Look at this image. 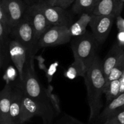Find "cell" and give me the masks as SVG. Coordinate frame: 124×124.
I'll use <instances>...</instances> for the list:
<instances>
[{"instance_id":"cell-1","label":"cell","mask_w":124,"mask_h":124,"mask_svg":"<svg viewBox=\"0 0 124 124\" xmlns=\"http://www.w3.org/2000/svg\"><path fill=\"white\" fill-rule=\"evenodd\" d=\"M87 87V102L90 108L88 123L96 122L102 108V97L106 84L102 69V61L97 54L84 76Z\"/></svg>"},{"instance_id":"cell-2","label":"cell","mask_w":124,"mask_h":124,"mask_svg":"<svg viewBox=\"0 0 124 124\" xmlns=\"http://www.w3.org/2000/svg\"><path fill=\"white\" fill-rule=\"evenodd\" d=\"M24 92L39 105L54 112H61L58 98L45 88L39 80L34 69L33 58H28L24 69L23 79L19 81Z\"/></svg>"},{"instance_id":"cell-3","label":"cell","mask_w":124,"mask_h":124,"mask_svg":"<svg viewBox=\"0 0 124 124\" xmlns=\"http://www.w3.org/2000/svg\"><path fill=\"white\" fill-rule=\"evenodd\" d=\"M74 38L71 42L74 62L81 67L85 75L96 56L99 43L92 33L88 31Z\"/></svg>"},{"instance_id":"cell-4","label":"cell","mask_w":124,"mask_h":124,"mask_svg":"<svg viewBox=\"0 0 124 124\" xmlns=\"http://www.w3.org/2000/svg\"><path fill=\"white\" fill-rule=\"evenodd\" d=\"M10 36L24 46L27 50L28 58H33L40 49L39 39L36 37L30 19L26 15L23 20L13 27Z\"/></svg>"},{"instance_id":"cell-5","label":"cell","mask_w":124,"mask_h":124,"mask_svg":"<svg viewBox=\"0 0 124 124\" xmlns=\"http://www.w3.org/2000/svg\"><path fill=\"white\" fill-rule=\"evenodd\" d=\"M35 116L41 117L42 124H53L54 118L58 116L54 112L39 105L23 90L21 111V124L26 123Z\"/></svg>"},{"instance_id":"cell-6","label":"cell","mask_w":124,"mask_h":124,"mask_svg":"<svg viewBox=\"0 0 124 124\" xmlns=\"http://www.w3.org/2000/svg\"><path fill=\"white\" fill-rule=\"evenodd\" d=\"M71 38L70 27L53 25L39 39V45L40 48L59 46L69 42Z\"/></svg>"},{"instance_id":"cell-7","label":"cell","mask_w":124,"mask_h":124,"mask_svg":"<svg viewBox=\"0 0 124 124\" xmlns=\"http://www.w3.org/2000/svg\"><path fill=\"white\" fill-rule=\"evenodd\" d=\"M115 19V17L112 16L92 15L89 25L92 34L99 44H103L107 38Z\"/></svg>"},{"instance_id":"cell-8","label":"cell","mask_w":124,"mask_h":124,"mask_svg":"<svg viewBox=\"0 0 124 124\" xmlns=\"http://www.w3.org/2000/svg\"><path fill=\"white\" fill-rule=\"evenodd\" d=\"M37 4L52 25H65L69 27L71 25L72 18L66 9L62 7L51 6L47 4L44 1Z\"/></svg>"},{"instance_id":"cell-9","label":"cell","mask_w":124,"mask_h":124,"mask_svg":"<svg viewBox=\"0 0 124 124\" xmlns=\"http://www.w3.org/2000/svg\"><path fill=\"white\" fill-rule=\"evenodd\" d=\"M26 16L30 19L39 41L42 35L53 26L47 20L44 13L38 4L29 6L27 10Z\"/></svg>"},{"instance_id":"cell-10","label":"cell","mask_w":124,"mask_h":124,"mask_svg":"<svg viewBox=\"0 0 124 124\" xmlns=\"http://www.w3.org/2000/svg\"><path fill=\"white\" fill-rule=\"evenodd\" d=\"M6 11L12 29L26 15L28 6L24 0H0Z\"/></svg>"},{"instance_id":"cell-11","label":"cell","mask_w":124,"mask_h":124,"mask_svg":"<svg viewBox=\"0 0 124 124\" xmlns=\"http://www.w3.org/2000/svg\"><path fill=\"white\" fill-rule=\"evenodd\" d=\"M10 55L19 74V81L23 79L24 69L27 60V53L25 47L18 40L12 38L10 45Z\"/></svg>"},{"instance_id":"cell-12","label":"cell","mask_w":124,"mask_h":124,"mask_svg":"<svg viewBox=\"0 0 124 124\" xmlns=\"http://www.w3.org/2000/svg\"><path fill=\"white\" fill-rule=\"evenodd\" d=\"M124 3L121 0H98L92 15L112 16L116 18L121 15Z\"/></svg>"},{"instance_id":"cell-13","label":"cell","mask_w":124,"mask_h":124,"mask_svg":"<svg viewBox=\"0 0 124 124\" xmlns=\"http://www.w3.org/2000/svg\"><path fill=\"white\" fill-rule=\"evenodd\" d=\"M123 111H124V92L120 94L108 104H106L96 122L93 124H104Z\"/></svg>"},{"instance_id":"cell-14","label":"cell","mask_w":124,"mask_h":124,"mask_svg":"<svg viewBox=\"0 0 124 124\" xmlns=\"http://www.w3.org/2000/svg\"><path fill=\"white\" fill-rule=\"evenodd\" d=\"M11 31L12 29L0 23V67L4 70L11 59L10 55Z\"/></svg>"},{"instance_id":"cell-15","label":"cell","mask_w":124,"mask_h":124,"mask_svg":"<svg viewBox=\"0 0 124 124\" xmlns=\"http://www.w3.org/2000/svg\"><path fill=\"white\" fill-rule=\"evenodd\" d=\"M13 86L6 83L0 93V124H12L10 105Z\"/></svg>"},{"instance_id":"cell-16","label":"cell","mask_w":124,"mask_h":124,"mask_svg":"<svg viewBox=\"0 0 124 124\" xmlns=\"http://www.w3.org/2000/svg\"><path fill=\"white\" fill-rule=\"evenodd\" d=\"M124 53V46L118 42L111 47L105 59L102 61V69L105 78L108 76L111 70L120 61Z\"/></svg>"},{"instance_id":"cell-17","label":"cell","mask_w":124,"mask_h":124,"mask_svg":"<svg viewBox=\"0 0 124 124\" xmlns=\"http://www.w3.org/2000/svg\"><path fill=\"white\" fill-rule=\"evenodd\" d=\"M23 89L20 82L13 87L12 93V101L10 105V120L12 124H21V111L22 97Z\"/></svg>"},{"instance_id":"cell-18","label":"cell","mask_w":124,"mask_h":124,"mask_svg":"<svg viewBox=\"0 0 124 124\" xmlns=\"http://www.w3.org/2000/svg\"><path fill=\"white\" fill-rule=\"evenodd\" d=\"M91 19L92 15L88 13L81 14L78 20L70 27V31L72 37H76L85 33L87 25L90 24Z\"/></svg>"},{"instance_id":"cell-19","label":"cell","mask_w":124,"mask_h":124,"mask_svg":"<svg viewBox=\"0 0 124 124\" xmlns=\"http://www.w3.org/2000/svg\"><path fill=\"white\" fill-rule=\"evenodd\" d=\"M98 0H75L72 12L75 14L88 13L92 15Z\"/></svg>"},{"instance_id":"cell-20","label":"cell","mask_w":124,"mask_h":124,"mask_svg":"<svg viewBox=\"0 0 124 124\" xmlns=\"http://www.w3.org/2000/svg\"><path fill=\"white\" fill-rule=\"evenodd\" d=\"M121 81L120 79L115 80L106 83L104 90V94L106 98V104L117 98L121 94Z\"/></svg>"},{"instance_id":"cell-21","label":"cell","mask_w":124,"mask_h":124,"mask_svg":"<svg viewBox=\"0 0 124 124\" xmlns=\"http://www.w3.org/2000/svg\"><path fill=\"white\" fill-rule=\"evenodd\" d=\"M124 73V64L122 58L117 64V65L111 70L108 76L106 79V83L110 82L115 80L119 79Z\"/></svg>"},{"instance_id":"cell-22","label":"cell","mask_w":124,"mask_h":124,"mask_svg":"<svg viewBox=\"0 0 124 124\" xmlns=\"http://www.w3.org/2000/svg\"><path fill=\"white\" fill-rule=\"evenodd\" d=\"M53 124H84L72 117L70 115L64 113L61 117L55 121Z\"/></svg>"},{"instance_id":"cell-23","label":"cell","mask_w":124,"mask_h":124,"mask_svg":"<svg viewBox=\"0 0 124 124\" xmlns=\"http://www.w3.org/2000/svg\"><path fill=\"white\" fill-rule=\"evenodd\" d=\"M44 1L51 6H56L67 9L73 2L74 0H44Z\"/></svg>"},{"instance_id":"cell-24","label":"cell","mask_w":124,"mask_h":124,"mask_svg":"<svg viewBox=\"0 0 124 124\" xmlns=\"http://www.w3.org/2000/svg\"><path fill=\"white\" fill-rule=\"evenodd\" d=\"M107 124H124V111L105 122Z\"/></svg>"},{"instance_id":"cell-25","label":"cell","mask_w":124,"mask_h":124,"mask_svg":"<svg viewBox=\"0 0 124 124\" xmlns=\"http://www.w3.org/2000/svg\"><path fill=\"white\" fill-rule=\"evenodd\" d=\"M117 21V27L118 28L119 31H124V19L121 15L116 18Z\"/></svg>"},{"instance_id":"cell-26","label":"cell","mask_w":124,"mask_h":124,"mask_svg":"<svg viewBox=\"0 0 124 124\" xmlns=\"http://www.w3.org/2000/svg\"><path fill=\"white\" fill-rule=\"evenodd\" d=\"M117 42L121 46H124V31H119L117 34Z\"/></svg>"},{"instance_id":"cell-27","label":"cell","mask_w":124,"mask_h":124,"mask_svg":"<svg viewBox=\"0 0 124 124\" xmlns=\"http://www.w3.org/2000/svg\"><path fill=\"white\" fill-rule=\"evenodd\" d=\"M24 2L27 4L29 6H32V5L37 4L40 3L42 2L44 0H24Z\"/></svg>"},{"instance_id":"cell-28","label":"cell","mask_w":124,"mask_h":124,"mask_svg":"<svg viewBox=\"0 0 124 124\" xmlns=\"http://www.w3.org/2000/svg\"><path fill=\"white\" fill-rule=\"evenodd\" d=\"M120 81H121V94L124 92V73L122 77L119 79Z\"/></svg>"},{"instance_id":"cell-29","label":"cell","mask_w":124,"mask_h":124,"mask_svg":"<svg viewBox=\"0 0 124 124\" xmlns=\"http://www.w3.org/2000/svg\"><path fill=\"white\" fill-rule=\"evenodd\" d=\"M122 61H123V62H124V54H123V56H122Z\"/></svg>"},{"instance_id":"cell-30","label":"cell","mask_w":124,"mask_h":124,"mask_svg":"<svg viewBox=\"0 0 124 124\" xmlns=\"http://www.w3.org/2000/svg\"><path fill=\"white\" fill-rule=\"evenodd\" d=\"M103 124H107V123H104Z\"/></svg>"},{"instance_id":"cell-31","label":"cell","mask_w":124,"mask_h":124,"mask_svg":"<svg viewBox=\"0 0 124 124\" xmlns=\"http://www.w3.org/2000/svg\"><path fill=\"white\" fill-rule=\"evenodd\" d=\"M87 124H90V123H88Z\"/></svg>"},{"instance_id":"cell-32","label":"cell","mask_w":124,"mask_h":124,"mask_svg":"<svg viewBox=\"0 0 124 124\" xmlns=\"http://www.w3.org/2000/svg\"><path fill=\"white\" fill-rule=\"evenodd\" d=\"M121 1H122V2H124V0H121Z\"/></svg>"},{"instance_id":"cell-33","label":"cell","mask_w":124,"mask_h":124,"mask_svg":"<svg viewBox=\"0 0 124 124\" xmlns=\"http://www.w3.org/2000/svg\"><path fill=\"white\" fill-rule=\"evenodd\" d=\"M74 1H75V0H74Z\"/></svg>"}]
</instances>
